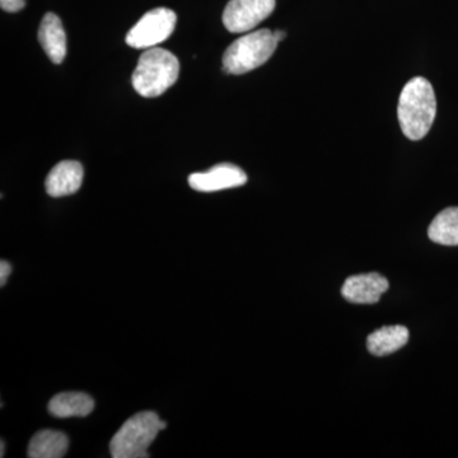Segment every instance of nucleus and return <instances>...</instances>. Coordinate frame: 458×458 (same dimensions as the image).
Instances as JSON below:
<instances>
[{
  "label": "nucleus",
  "instance_id": "17",
  "mask_svg": "<svg viewBox=\"0 0 458 458\" xmlns=\"http://www.w3.org/2000/svg\"><path fill=\"white\" fill-rule=\"evenodd\" d=\"M274 36H276V41L280 42L284 40L286 33L284 31H274Z\"/></svg>",
  "mask_w": 458,
  "mask_h": 458
},
{
  "label": "nucleus",
  "instance_id": "2",
  "mask_svg": "<svg viewBox=\"0 0 458 458\" xmlns=\"http://www.w3.org/2000/svg\"><path fill=\"white\" fill-rule=\"evenodd\" d=\"M179 75V59L168 50L152 47L141 54L131 83L141 98H158L177 82Z\"/></svg>",
  "mask_w": 458,
  "mask_h": 458
},
{
  "label": "nucleus",
  "instance_id": "18",
  "mask_svg": "<svg viewBox=\"0 0 458 458\" xmlns=\"http://www.w3.org/2000/svg\"><path fill=\"white\" fill-rule=\"evenodd\" d=\"M0 457H4V442L2 441V452H0Z\"/></svg>",
  "mask_w": 458,
  "mask_h": 458
},
{
  "label": "nucleus",
  "instance_id": "1",
  "mask_svg": "<svg viewBox=\"0 0 458 458\" xmlns=\"http://www.w3.org/2000/svg\"><path fill=\"white\" fill-rule=\"evenodd\" d=\"M437 114L436 93L429 81L415 77L401 92L397 116L401 131L411 140H420L432 128Z\"/></svg>",
  "mask_w": 458,
  "mask_h": 458
},
{
  "label": "nucleus",
  "instance_id": "9",
  "mask_svg": "<svg viewBox=\"0 0 458 458\" xmlns=\"http://www.w3.org/2000/svg\"><path fill=\"white\" fill-rule=\"evenodd\" d=\"M83 174V165L80 162H60L47 174L45 189L51 198L69 197L82 186Z\"/></svg>",
  "mask_w": 458,
  "mask_h": 458
},
{
  "label": "nucleus",
  "instance_id": "5",
  "mask_svg": "<svg viewBox=\"0 0 458 458\" xmlns=\"http://www.w3.org/2000/svg\"><path fill=\"white\" fill-rule=\"evenodd\" d=\"M177 16L168 8L147 12L126 35V44L134 49H152L170 38L176 27Z\"/></svg>",
  "mask_w": 458,
  "mask_h": 458
},
{
  "label": "nucleus",
  "instance_id": "3",
  "mask_svg": "<svg viewBox=\"0 0 458 458\" xmlns=\"http://www.w3.org/2000/svg\"><path fill=\"white\" fill-rule=\"evenodd\" d=\"M167 424L153 411H141L132 415L123 424L111 439L110 452L114 458H146L158 433Z\"/></svg>",
  "mask_w": 458,
  "mask_h": 458
},
{
  "label": "nucleus",
  "instance_id": "14",
  "mask_svg": "<svg viewBox=\"0 0 458 458\" xmlns=\"http://www.w3.org/2000/svg\"><path fill=\"white\" fill-rule=\"evenodd\" d=\"M428 236L443 246H458V207L442 210L428 228Z\"/></svg>",
  "mask_w": 458,
  "mask_h": 458
},
{
  "label": "nucleus",
  "instance_id": "16",
  "mask_svg": "<svg viewBox=\"0 0 458 458\" xmlns=\"http://www.w3.org/2000/svg\"><path fill=\"white\" fill-rule=\"evenodd\" d=\"M12 267L8 261L0 262V285L4 286L8 276H11Z\"/></svg>",
  "mask_w": 458,
  "mask_h": 458
},
{
  "label": "nucleus",
  "instance_id": "10",
  "mask_svg": "<svg viewBox=\"0 0 458 458\" xmlns=\"http://www.w3.org/2000/svg\"><path fill=\"white\" fill-rule=\"evenodd\" d=\"M38 41L54 64H62L66 56V33L55 13H47L38 29Z\"/></svg>",
  "mask_w": 458,
  "mask_h": 458
},
{
  "label": "nucleus",
  "instance_id": "12",
  "mask_svg": "<svg viewBox=\"0 0 458 458\" xmlns=\"http://www.w3.org/2000/svg\"><path fill=\"white\" fill-rule=\"evenodd\" d=\"M95 409V400L83 393L56 394L49 403V411L56 418L87 417Z\"/></svg>",
  "mask_w": 458,
  "mask_h": 458
},
{
  "label": "nucleus",
  "instance_id": "15",
  "mask_svg": "<svg viewBox=\"0 0 458 458\" xmlns=\"http://www.w3.org/2000/svg\"><path fill=\"white\" fill-rule=\"evenodd\" d=\"M0 7L9 13H17L26 7V0H0Z\"/></svg>",
  "mask_w": 458,
  "mask_h": 458
},
{
  "label": "nucleus",
  "instance_id": "11",
  "mask_svg": "<svg viewBox=\"0 0 458 458\" xmlns=\"http://www.w3.org/2000/svg\"><path fill=\"white\" fill-rule=\"evenodd\" d=\"M409 342V330L401 325L385 327L373 331L367 339V348L376 357H386L400 351Z\"/></svg>",
  "mask_w": 458,
  "mask_h": 458
},
{
  "label": "nucleus",
  "instance_id": "4",
  "mask_svg": "<svg viewBox=\"0 0 458 458\" xmlns=\"http://www.w3.org/2000/svg\"><path fill=\"white\" fill-rule=\"evenodd\" d=\"M279 42L270 30H260L241 36L229 45L223 55V72L241 75L264 65L276 53Z\"/></svg>",
  "mask_w": 458,
  "mask_h": 458
},
{
  "label": "nucleus",
  "instance_id": "7",
  "mask_svg": "<svg viewBox=\"0 0 458 458\" xmlns=\"http://www.w3.org/2000/svg\"><path fill=\"white\" fill-rule=\"evenodd\" d=\"M247 182V174L242 168L231 164L214 165L207 172H198L189 176V185L200 192L221 191L240 188Z\"/></svg>",
  "mask_w": 458,
  "mask_h": 458
},
{
  "label": "nucleus",
  "instance_id": "13",
  "mask_svg": "<svg viewBox=\"0 0 458 458\" xmlns=\"http://www.w3.org/2000/svg\"><path fill=\"white\" fill-rule=\"evenodd\" d=\"M69 448V439L64 433L56 430H41L32 437L27 456L30 458L64 457Z\"/></svg>",
  "mask_w": 458,
  "mask_h": 458
},
{
  "label": "nucleus",
  "instance_id": "6",
  "mask_svg": "<svg viewBox=\"0 0 458 458\" xmlns=\"http://www.w3.org/2000/svg\"><path fill=\"white\" fill-rule=\"evenodd\" d=\"M276 4V0H229L223 12V25L231 33L251 31L273 13Z\"/></svg>",
  "mask_w": 458,
  "mask_h": 458
},
{
  "label": "nucleus",
  "instance_id": "8",
  "mask_svg": "<svg viewBox=\"0 0 458 458\" xmlns=\"http://www.w3.org/2000/svg\"><path fill=\"white\" fill-rule=\"evenodd\" d=\"M388 286L387 279L381 274H360L345 280L342 294L351 303L373 304L378 302Z\"/></svg>",
  "mask_w": 458,
  "mask_h": 458
}]
</instances>
